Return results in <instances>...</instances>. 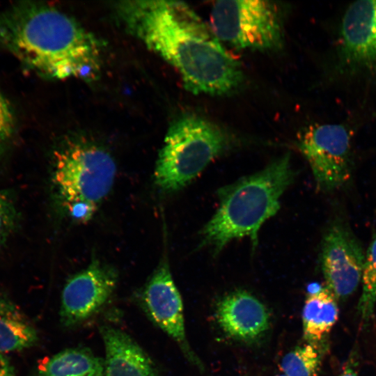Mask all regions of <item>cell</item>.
I'll use <instances>...</instances> for the list:
<instances>
[{
  "label": "cell",
  "instance_id": "3957f363",
  "mask_svg": "<svg viewBox=\"0 0 376 376\" xmlns=\"http://www.w3.org/2000/svg\"><path fill=\"white\" fill-rule=\"evenodd\" d=\"M295 173L290 155L219 190V207L201 232L202 245L219 252L233 240L248 236L254 246L262 224L280 208V198Z\"/></svg>",
  "mask_w": 376,
  "mask_h": 376
},
{
  "label": "cell",
  "instance_id": "ac0fdd59",
  "mask_svg": "<svg viewBox=\"0 0 376 376\" xmlns=\"http://www.w3.org/2000/svg\"><path fill=\"white\" fill-rule=\"evenodd\" d=\"M361 283L362 292L358 308L362 320L367 322L373 314L376 304V235L366 251Z\"/></svg>",
  "mask_w": 376,
  "mask_h": 376
},
{
  "label": "cell",
  "instance_id": "d6986e66",
  "mask_svg": "<svg viewBox=\"0 0 376 376\" xmlns=\"http://www.w3.org/2000/svg\"><path fill=\"white\" fill-rule=\"evenodd\" d=\"M16 125L13 107L0 91V160L7 155L14 143Z\"/></svg>",
  "mask_w": 376,
  "mask_h": 376
},
{
  "label": "cell",
  "instance_id": "7402d4cb",
  "mask_svg": "<svg viewBox=\"0 0 376 376\" xmlns=\"http://www.w3.org/2000/svg\"><path fill=\"white\" fill-rule=\"evenodd\" d=\"M340 376H358V375L353 368L347 366Z\"/></svg>",
  "mask_w": 376,
  "mask_h": 376
},
{
  "label": "cell",
  "instance_id": "4fadbf2b",
  "mask_svg": "<svg viewBox=\"0 0 376 376\" xmlns=\"http://www.w3.org/2000/svg\"><path fill=\"white\" fill-rule=\"evenodd\" d=\"M99 330L105 349V376L158 375L155 362L127 333L107 324Z\"/></svg>",
  "mask_w": 376,
  "mask_h": 376
},
{
  "label": "cell",
  "instance_id": "5bb4252c",
  "mask_svg": "<svg viewBox=\"0 0 376 376\" xmlns=\"http://www.w3.org/2000/svg\"><path fill=\"white\" fill-rule=\"evenodd\" d=\"M35 327L8 296L0 293V352L30 348L37 343Z\"/></svg>",
  "mask_w": 376,
  "mask_h": 376
},
{
  "label": "cell",
  "instance_id": "603a6c76",
  "mask_svg": "<svg viewBox=\"0 0 376 376\" xmlns=\"http://www.w3.org/2000/svg\"><path fill=\"white\" fill-rule=\"evenodd\" d=\"M276 376H285V375L282 373V374L277 375Z\"/></svg>",
  "mask_w": 376,
  "mask_h": 376
},
{
  "label": "cell",
  "instance_id": "ba28073f",
  "mask_svg": "<svg viewBox=\"0 0 376 376\" xmlns=\"http://www.w3.org/2000/svg\"><path fill=\"white\" fill-rule=\"evenodd\" d=\"M366 252L347 220L331 219L324 233L320 265L326 287L336 299L351 295L361 283Z\"/></svg>",
  "mask_w": 376,
  "mask_h": 376
},
{
  "label": "cell",
  "instance_id": "9a60e30c",
  "mask_svg": "<svg viewBox=\"0 0 376 376\" xmlns=\"http://www.w3.org/2000/svg\"><path fill=\"white\" fill-rule=\"evenodd\" d=\"M104 359L84 347L62 350L42 361L31 376H104Z\"/></svg>",
  "mask_w": 376,
  "mask_h": 376
},
{
  "label": "cell",
  "instance_id": "30bf717a",
  "mask_svg": "<svg viewBox=\"0 0 376 376\" xmlns=\"http://www.w3.org/2000/svg\"><path fill=\"white\" fill-rule=\"evenodd\" d=\"M116 271L97 260L71 276L61 293L60 320L65 328L81 325L107 305L117 285Z\"/></svg>",
  "mask_w": 376,
  "mask_h": 376
},
{
  "label": "cell",
  "instance_id": "2e32d148",
  "mask_svg": "<svg viewBox=\"0 0 376 376\" xmlns=\"http://www.w3.org/2000/svg\"><path fill=\"white\" fill-rule=\"evenodd\" d=\"M336 297L322 288L306 299L302 311L303 336L308 343L320 341L331 330L338 318Z\"/></svg>",
  "mask_w": 376,
  "mask_h": 376
},
{
  "label": "cell",
  "instance_id": "8fae6325",
  "mask_svg": "<svg viewBox=\"0 0 376 376\" xmlns=\"http://www.w3.org/2000/svg\"><path fill=\"white\" fill-rule=\"evenodd\" d=\"M216 318L228 336L244 342L260 338L270 323L267 307L245 290H235L221 297L217 304Z\"/></svg>",
  "mask_w": 376,
  "mask_h": 376
},
{
  "label": "cell",
  "instance_id": "9c48e42d",
  "mask_svg": "<svg viewBox=\"0 0 376 376\" xmlns=\"http://www.w3.org/2000/svg\"><path fill=\"white\" fill-rule=\"evenodd\" d=\"M138 303L148 319L177 343L187 359L202 369L201 361L187 340L182 300L166 261L139 292Z\"/></svg>",
  "mask_w": 376,
  "mask_h": 376
},
{
  "label": "cell",
  "instance_id": "44dd1931",
  "mask_svg": "<svg viewBox=\"0 0 376 376\" xmlns=\"http://www.w3.org/2000/svg\"><path fill=\"white\" fill-rule=\"evenodd\" d=\"M0 376H15V369L5 354L0 352Z\"/></svg>",
  "mask_w": 376,
  "mask_h": 376
},
{
  "label": "cell",
  "instance_id": "7c38bea8",
  "mask_svg": "<svg viewBox=\"0 0 376 376\" xmlns=\"http://www.w3.org/2000/svg\"><path fill=\"white\" fill-rule=\"evenodd\" d=\"M345 58L358 65L376 63V0H361L347 8L341 25Z\"/></svg>",
  "mask_w": 376,
  "mask_h": 376
},
{
  "label": "cell",
  "instance_id": "52a82bcc",
  "mask_svg": "<svg viewBox=\"0 0 376 376\" xmlns=\"http://www.w3.org/2000/svg\"><path fill=\"white\" fill-rule=\"evenodd\" d=\"M298 146L320 191L332 192L348 182L352 175L350 135L345 127L311 125L301 136Z\"/></svg>",
  "mask_w": 376,
  "mask_h": 376
},
{
  "label": "cell",
  "instance_id": "277c9868",
  "mask_svg": "<svg viewBox=\"0 0 376 376\" xmlns=\"http://www.w3.org/2000/svg\"><path fill=\"white\" fill-rule=\"evenodd\" d=\"M116 172L115 162L107 151L75 141L55 152L52 181L70 216L86 222L111 189Z\"/></svg>",
  "mask_w": 376,
  "mask_h": 376
},
{
  "label": "cell",
  "instance_id": "8992f818",
  "mask_svg": "<svg viewBox=\"0 0 376 376\" xmlns=\"http://www.w3.org/2000/svg\"><path fill=\"white\" fill-rule=\"evenodd\" d=\"M210 27L221 42L240 49L278 50L284 42L281 13L272 1H216Z\"/></svg>",
  "mask_w": 376,
  "mask_h": 376
},
{
  "label": "cell",
  "instance_id": "e0dca14e",
  "mask_svg": "<svg viewBox=\"0 0 376 376\" xmlns=\"http://www.w3.org/2000/svg\"><path fill=\"white\" fill-rule=\"evenodd\" d=\"M322 355L315 343L297 346L286 353L281 361V370L285 376H318Z\"/></svg>",
  "mask_w": 376,
  "mask_h": 376
},
{
  "label": "cell",
  "instance_id": "7a4b0ae2",
  "mask_svg": "<svg viewBox=\"0 0 376 376\" xmlns=\"http://www.w3.org/2000/svg\"><path fill=\"white\" fill-rule=\"evenodd\" d=\"M0 45L48 79L97 78L102 44L73 18L52 6L22 1L0 12Z\"/></svg>",
  "mask_w": 376,
  "mask_h": 376
},
{
  "label": "cell",
  "instance_id": "6da1fadb",
  "mask_svg": "<svg viewBox=\"0 0 376 376\" xmlns=\"http://www.w3.org/2000/svg\"><path fill=\"white\" fill-rule=\"evenodd\" d=\"M114 8L123 28L175 68L189 92L226 95L242 83L239 62L187 3L134 0L120 1Z\"/></svg>",
  "mask_w": 376,
  "mask_h": 376
},
{
  "label": "cell",
  "instance_id": "ffe728a7",
  "mask_svg": "<svg viewBox=\"0 0 376 376\" xmlns=\"http://www.w3.org/2000/svg\"><path fill=\"white\" fill-rule=\"evenodd\" d=\"M19 223V212L11 193L0 189V244L14 233Z\"/></svg>",
  "mask_w": 376,
  "mask_h": 376
},
{
  "label": "cell",
  "instance_id": "5b68a950",
  "mask_svg": "<svg viewBox=\"0 0 376 376\" xmlns=\"http://www.w3.org/2000/svg\"><path fill=\"white\" fill-rule=\"evenodd\" d=\"M228 144L216 124L194 113L177 118L168 130L155 169V182L165 192L194 180Z\"/></svg>",
  "mask_w": 376,
  "mask_h": 376
}]
</instances>
